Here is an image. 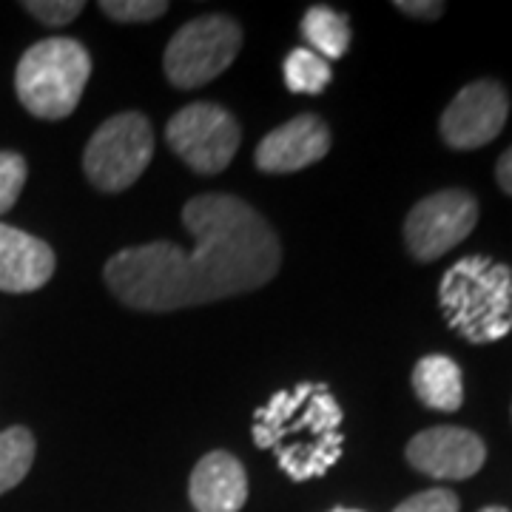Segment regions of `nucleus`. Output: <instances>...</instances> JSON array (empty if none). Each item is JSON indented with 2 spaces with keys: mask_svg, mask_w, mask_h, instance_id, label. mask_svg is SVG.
I'll return each mask as SVG.
<instances>
[{
  "mask_svg": "<svg viewBox=\"0 0 512 512\" xmlns=\"http://www.w3.org/2000/svg\"><path fill=\"white\" fill-rule=\"evenodd\" d=\"M495 177H498V185L512 194V148H507L504 154H501V160L495 165Z\"/></svg>",
  "mask_w": 512,
  "mask_h": 512,
  "instance_id": "23",
  "label": "nucleus"
},
{
  "mask_svg": "<svg viewBox=\"0 0 512 512\" xmlns=\"http://www.w3.org/2000/svg\"><path fill=\"white\" fill-rule=\"evenodd\" d=\"M194 251L174 242L126 248L106 262V285L134 311L171 313L251 293L279 271L282 245L248 202L202 194L183 208Z\"/></svg>",
  "mask_w": 512,
  "mask_h": 512,
  "instance_id": "1",
  "label": "nucleus"
},
{
  "mask_svg": "<svg viewBox=\"0 0 512 512\" xmlns=\"http://www.w3.org/2000/svg\"><path fill=\"white\" fill-rule=\"evenodd\" d=\"M239 46H242V29L237 20L225 15H205L191 20L165 46V77L177 89H200L234 63Z\"/></svg>",
  "mask_w": 512,
  "mask_h": 512,
  "instance_id": "6",
  "label": "nucleus"
},
{
  "mask_svg": "<svg viewBox=\"0 0 512 512\" xmlns=\"http://www.w3.org/2000/svg\"><path fill=\"white\" fill-rule=\"evenodd\" d=\"M396 9L410 15V18H424V20H436L444 12V3H396Z\"/></svg>",
  "mask_w": 512,
  "mask_h": 512,
  "instance_id": "22",
  "label": "nucleus"
},
{
  "mask_svg": "<svg viewBox=\"0 0 512 512\" xmlns=\"http://www.w3.org/2000/svg\"><path fill=\"white\" fill-rule=\"evenodd\" d=\"M333 512H359V510H333Z\"/></svg>",
  "mask_w": 512,
  "mask_h": 512,
  "instance_id": "25",
  "label": "nucleus"
},
{
  "mask_svg": "<svg viewBox=\"0 0 512 512\" xmlns=\"http://www.w3.org/2000/svg\"><path fill=\"white\" fill-rule=\"evenodd\" d=\"M439 305L467 342H498L512 330V271L490 256H464L441 276Z\"/></svg>",
  "mask_w": 512,
  "mask_h": 512,
  "instance_id": "3",
  "label": "nucleus"
},
{
  "mask_svg": "<svg viewBox=\"0 0 512 512\" xmlns=\"http://www.w3.org/2000/svg\"><path fill=\"white\" fill-rule=\"evenodd\" d=\"M256 447L271 450L276 464L293 481L328 473L342 456V407L328 384L302 382L279 390L254 413Z\"/></svg>",
  "mask_w": 512,
  "mask_h": 512,
  "instance_id": "2",
  "label": "nucleus"
},
{
  "mask_svg": "<svg viewBox=\"0 0 512 512\" xmlns=\"http://www.w3.org/2000/svg\"><path fill=\"white\" fill-rule=\"evenodd\" d=\"M393 512H458V498L456 493L436 487V490H424L407 498Z\"/></svg>",
  "mask_w": 512,
  "mask_h": 512,
  "instance_id": "21",
  "label": "nucleus"
},
{
  "mask_svg": "<svg viewBox=\"0 0 512 512\" xmlns=\"http://www.w3.org/2000/svg\"><path fill=\"white\" fill-rule=\"evenodd\" d=\"M35 461V436L26 427L0 430V495L15 490Z\"/></svg>",
  "mask_w": 512,
  "mask_h": 512,
  "instance_id": "16",
  "label": "nucleus"
},
{
  "mask_svg": "<svg viewBox=\"0 0 512 512\" xmlns=\"http://www.w3.org/2000/svg\"><path fill=\"white\" fill-rule=\"evenodd\" d=\"M92 77V57L72 37H46L26 49L15 72V92L23 109L40 120L69 117Z\"/></svg>",
  "mask_w": 512,
  "mask_h": 512,
  "instance_id": "4",
  "label": "nucleus"
},
{
  "mask_svg": "<svg viewBox=\"0 0 512 512\" xmlns=\"http://www.w3.org/2000/svg\"><path fill=\"white\" fill-rule=\"evenodd\" d=\"M188 495L197 512H239L248 501L245 467L231 453L214 450L194 467Z\"/></svg>",
  "mask_w": 512,
  "mask_h": 512,
  "instance_id": "13",
  "label": "nucleus"
},
{
  "mask_svg": "<svg viewBox=\"0 0 512 512\" xmlns=\"http://www.w3.org/2000/svg\"><path fill=\"white\" fill-rule=\"evenodd\" d=\"M282 72H285V86L296 94L325 92L333 77L328 60L311 49H293L291 55L285 57Z\"/></svg>",
  "mask_w": 512,
  "mask_h": 512,
  "instance_id": "17",
  "label": "nucleus"
},
{
  "mask_svg": "<svg viewBox=\"0 0 512 512\" xmlns=\"http://www.w3.org/2000/svg\"><path fill=\"white\" fill-rule=\"evenodd\" d=\"M478 222V202L461 188H447L430 194L413 205L404 222V242L413 259L433 262L453 251L473 234Z\"/></svg>",
  "mask_w": 512,
  "mask_h": 512,
  "instance_id": "8",
  "label": "nucleus"
},
{
  "mask_svg": "<svg viewBox=\"0 0 512 512\" xmlns=\"http://www.w3.org/2000/svg\"><path fill=\"white\" fill-rule=\"evenodd\" d=\"M481 512H510V510H504V507H484Z\"/></svg>",
  "mask_w": 512,
  "mask_h": 512,
  "instance_id": "24",
  "label": "nucleus"
},
{
  "mask_svg": "<svg viewBox=\"0 0 512 512\" xmlns=\"http://www.w3.org/2000/svg\"><path fill=\"white\" fill-rule=\"evenodd\" d=\"M487 447L473 430L430 427L407 444V461L436 481H464L484 467Z\"/></svg>",
  "mask_w": 512,
  "mask_h": 512,
  "instance_id": "10",
  "label": "nucleus"
},
{
  "mask_svg": "<svg viewBox=\"0 0 512 512\" xmlns=\"http://www.w3.org/2000/svg\"><path fill=\"white\" fill-rule=\"evenodd\" d=\"M413 390L421 404L441 410V413H456L464 404V379L461 367L447 356H424L419 365L413 367Z\"/></svg>",
  "mask_w": 512,
  "mask_h": 512,
  "instance_id": "14",
  "label": "nucleus"
},
{
  "mask_svg": "<svg viewBox=\"0 0 512 512\" xmlns=\"http://www.w3.org/2000/svg\"><path fill=\"white\" fill-rule=\"evenodd\" d=\"M23 9L37 18L40 23H46V26H66V23H72L86 6L80 3V0H29V3H23Z\"/></svg>",
  "mask_w": 512,
  "mask_h": 512,
  "instance_id": "20",
  "label": "nucleus"
},
{
  "mask_svg": "<svg viewBox=\"0 0 512 512\" xmlns=\"http://www.w3.org/2000/svg\"><path fill=\"white\" fill-rule=\"evenodd\" d=\"M100 9L120 23H143V20L160 18L168 9V3L163 0H103Z\"/></svg>",
  "mask_w": 512,
  "mask_h": 512,
  "instance_id": "19",
  "label": "nucleus"
},
{
  "mask_svg": "<svg viewBox=\"0 0 512 512\" xmlns=\"http://www.w3.org/2000/svg\"><path fill=\"white\" fill-rule=\"evenodd\" d=\"M154 131L143 114L123 111L109 117L97 128L83 154V171L89 183L106 194L126 191L134 185L151 163Z\"/></svg>",
  "mask_w": 512,
  "mask_h": 512,
  "instance_id": "5",
  "label": "nucleus"
},
{
  "mask_svg": "<svg viewBox=\"0 0 512 512\" xmlns=\"http://www.w3.org/2000/svg\"><path fill=\"white\" fill-rule=\"evenodd\" d=\"M165 140L197 174H220L234 160L242 131L237 120L217 103H194L168 120Z\"/></svg>",
  "mask_w": 512,
  "mask_h": 512,
  "instance_id": "7",
  "label": "nucleus"
},
{
  "mask_svg": "<svg viewBox=\"0 0 512 512\" xmlns=\"http://www.w3.org/2000/svg\"><path fill=\"white\" fill-rule=\"evenodd\" d=\"M26 160L15 151H0V214H6L15 202L20 191L26 185Z\"/></svg>",
  "mask_w": 512,
  "mask_h": 512,
  "instance_id": "18",
  "label": "nucleus"
},
{
  "mask_svg": "<svg viewBox=\"0 0 512 512\" xmlns=\"http://www.w3.org/2000/svg\"><path fill=\"white\" fill-rule=\"evenodd\" d=\"M55 251L20 228L0 222V291H40L55 274Z\"/></svg>",
  "mask_w": 512,
  "mask_h": 512,
  "instance_id": "12",
  "label": "nucleus"
},
{
  "mask_svg": "<svg viewBox=\"0 0 512 512\" xmlns=\"http://www.w3.org/2000/svg\"><path fill=\"white\" fill-rule=\"evenodd\" d=\"M302 35L308 49L325 60H339L350 49V26L345 15L333 12L330 6H311L302 18Z\"/></svg>",
  "mask_w": 512,
  "mask_h": 512,
  "instance_id": "15",
  "label": "nucleus"
},
{
  "mask_svg": "<svg viewBox=\"0 0 512 512\" xmlns=\"http://www.w3.org/2000/svg\"><path fill=\"white\" fill-rule=\"evenodd\" d=\"M507 114H510L507 89L495 80H476L464 86L441 114V140L458 151L487 146L504 131Z\"/></svg>",
  "mask_w": 512,
  "mask_h": 512,
  "instance_id": "9",
  "label": "nucleus"
},
{
  "mask_svg": "<svg viewBox=\"0 0 512 512\" xmlns=\"http://www.w3.org/2000/svg\"><path fill=\"white\" fill-rule=\"evenodd\" d=\"M330 151V131L316 114H299L274 128L259 146L254 163L268 174H291L319 163Z\"/></svg>",
  "mask_w": 512,
  "mask_h": 512,
  "instance_id": "11",
  "label": "nucleus"
}]
</instances>
